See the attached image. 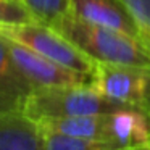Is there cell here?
<instances>
[{
  "instance_id": "obj_1",
  "label": "cell",
  "mask_w": 150,
  "mask_h": 150,
  "mask_svg": "<svg viewBox=\"0 0 150 150\" xmlns=\"http://www.w3.org/2000/svg\"><path fill=\"white\" fill-rule=\"evenodd\" d=\"M63 37L95 63L150 68V45L140 37L63 15L52 24Z\"/></svg>"
},
{
  "instance_id": "obj_2",
  "label": "cell",
  "mask_w": 150,
  "mask_h": 150,
  "mask_svg": "<svg viewBox=\"0 0 150 150\" xmlns=\"http://www.w3.org/2000/svg\"><path fill=\"white\" fill-rule=\"evenodd\" d=\"M129 107L113 98L103 97L91 84L87 86H60L37 87L24 98L23 113L36 121L53 118L89 116L111 113Z\"/></svg>"
},
{
  "instance_id": "obj_3",
  "label": "cell",
  "mask_w": 150,
  "mask_h": 150,
  "mask_svg": "<svg viewBox=\"0 0 150 150\" xmlns=\"http://www.w3.org/2000/svg\"><path fill=\"white\" fill-rule=\"evenodd\" d=\"M0 36L21 44L39 55L50 58L66 68L94 74L97 63L74 47L52 26L37 21L31 23H4L0 24Z\"/></svg>"
},
{
  "instance_id": "obj_4",
  "label": "cell",
  "mask_w": 150,
  "mask_h": 150,
  "mask_svg": "<svg viewBox=\"0 0 150 150\" xmlns=\"http://www.w3.org/2000/svg\"><path fill=\"white\" fill-rule=\"evenodd\" d=\"M91 87L103 97L150 113V68L97 63Z\"/></svg>"
},
{
  "instance_id": "obj_5",
  "label": "cell",
  "mask_w": 150,
  "mask_h": 150,
  "mask_svg": "<svg viewBox=\"0 0 150 150\" xmlns=\"http://www.w3.org/2000/svg\"><path fill=\"white\" fill-rule=\"evenodd\" d=\"M7 44L18 69L34 86V89L60 87V86H87L92 82L91 74L66 68L53 60L33 52L31 49L15 40L7 39Z\"/></svg>"
},
{
  "instance_id": "obj_6",
  "label": "cell",
  "mask_w": 150,
  "mask_h": 150,
  "mask_svg": "<svg viewBox=\"0 0 150 150\" xmlns=\"http://www.w3.org/2000/svg\"><path fill=\"white\" fill-rule=\"evenodd\" d=\"M68 15L92 24L118 29L131 36L140 37L136 23L126 7L121 4V0H69Z\"/></svg>"
},
{
  "instance_id": "obj_7",
  "label": "cell",
  "mask_w": 150,
  "mask_h": 150,
  "mask_svg": "<svg viewBox=\"0 0 150 150\" xmlns=\"http://www.w3.org/2000/svg\"><path fill=\"white\" fill-rule=\"evenodd\" d=\"M0 150H47L39 121L23 110L0 113Z\"/></svg>"
},
{
  "instance_id": "obj_8",
  "label": "cell",
  "mask_w": 150,
  "mask_h": 150,
  "mask_svg": "<svg viewBox=\"0 0 150 150\" xmlns=\"http://www.w3.org/2000/svg\"><path fill=\"white\" fill-rule=\"evenodd\" d=\"M33 91L34 86L18 69L8 49L7 39L0 36V92L24 100Z\"/></svg>"
},
{
  "instance_id": "obj_9",
  "label": "cell",
  "mask_w": 150,
  "mask_h": 150,
  "mask_svg": "<svg viewBox=\"0 0 150 150\" xmlns=\"http://www.w3.org/2000/svg\"><path fill=\"white\" fill-rule=\"evenodd\" d=\"M44 137H45L47 150H120L105 142L81 139V137L53 132V131H44Z\"/></svg>"
},
{
  "instance_id": "obj_10",
  "label": "cell",
  "mask_w": 150,
  "mask_h": 150,
  "mask_svg": "<svg viewBox=\"0 0 150 150\" xmlns=\"http://www.w3.org/2000/svg\"><path fill=\"white\" fill-rule=\"evenodd\" d=\"M37 23L52 24L55 20L68 13L69 0H23Z\"/></svg>"
},
{
  "instance_id": "obj_11",
  "label": "cell",
  "mask_w": 150,
  "mask_h": 150,
  "mask_svg": "<svg viewBox=\"0 0 150 150\" xmlns=\"http://www.w3.org/2000/svg\"><path fill=\"white\" fill-rule=\"evenodd\" d=\"M121 4L129 11L140 37L150 45V0H121Z\"/></svg>"
},
{
  "instance_id": "obj_12",
  "label": "cell",
  "mask_w": 150,
  "mask_h": 150,
  "mask_svg": "<svg viewBox=\"0 0 150 150\" xmlns=\"http://www.w3.org/2000/svg\"><path fill=\"white\" fill-rule=\"evenodd\" d=\"M31 21H36V18L21 0H0V24Z\"/></svg>"
},
{
  "instance_id": "obj_13",
  "label": "cell",
  "mask_w": 150,
  "mask_h": 150,
  "mask_svg": "<svg viewBox=\"0 0 150 150\" xmlns=\"http://www.w3.org/2000/svg\"><path fill=\"white\" fill-rule=\"evenodd\" d=\"M23 98L13 97V95H7L4 92H0V113L2 111H18L23 110Z\"/></svg>"
},
{
  "instance_id": "obj_14",
  "label": "cell",
  "mask_w": 150,
  "mask_h": 150,
  "mask_svg": "<svg viewBox=\"0 0 150 150\" xmlns=\"http://www.w3.org/2000/svg\"><path fill=\"white\" fill-rule=\"evenodd\" d=\"M121 150H150V142L142 144V145H136V147H127V149H121Z\"/></svg>"
},
{
  "instance_id": "obj_15",
  "label": "cell",
  "mask_w": 150,
  "mask_h": 150,
  "mask_svg": "<svg viewBox=\"0 0 150 150\" xmlns=\"http://www.w3.org/2000/svg\"><path fill=\"white\" fill-rule=\"evenodd\" d=\"M21 2H23V0H21Z\"/></svg>"
}]
</instances>
